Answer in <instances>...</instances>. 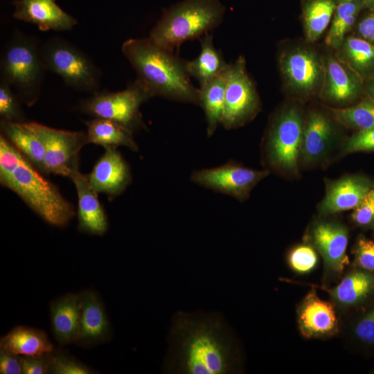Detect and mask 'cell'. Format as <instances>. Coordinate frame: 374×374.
<instances>
[{
	"mask_svg": "<svg viewBox=\"0 0 374 374\" xmlns=\"http://www.w3.org/2000/svg\"><path fill=\"white\" fill-rule=\"evenodd\" d=\"M164 371L175 374H231L239 370L235 339L218 312L177 311L172 317Z\"/></svg>",
	"mask_w": 374,
	"mask_h": 374,
	"instance_id": "1",
	"label": "cell"
},
{
	"mask_svg": "<svg viewBox=\"0 0 374 374\" xmlns=\"http://www.w3.org/2000/svg\"><path fill=\"white\" fill-rule=\"evenodd\" d=\"M121 51L152 96L199 105V91L190 81L186 61L149 37L123 42Z\"/></svg>",
	"mask_w": 374,
	"mask_h": 374,
	"instance_id": "2",
	"label": "cell"
},
{
	"mask_svg": "<svg viewBox=\"0 0 374 374\" xmlns=\"http://www.w3.org/2000/svg\"><path fill=\"white\" fill-rule=\"evenodd\" d=\"M224 13L219 0H183L164 10L148 37L174 51L184 42L201 37L218 26Z\"/></svg>",
	"mask_w": 374,
	"mask_h": 374,
	"instance_id": "3",
	"label": "cell"
},
{
	"mask_svg": "<svg viewBox=\"0 0 374 374\" xmlns=\"http://www.w3.org/2000/svg\"><path fill=\"white\" fill-rule=\"evenodd\" d=\"M35 37L15 31L4 45L1 55V80L7 82L28 106L39 99L46 71Z\"/></svg>",
	"mask_w": 374,
	"mask_h": 374,
	"instance_id": "4",
	"label": "cell"
},
{
	"mask_svg": "<svg viewBox=\"0 0 374 374\" xmlns=\"http://www.w3.org/2000/svg\"><path fill=\"white\" fill-rule=\"evenodd\" d=\"M0 182L51 225L64 227L75 215L73 205L24 156L13 172L0 178Z\"/></svg>",
	"mask_w": 374,
	"mask_h": 374,
	"instance_id": "5",
	"label": "cell"
},
{
	"mask_svg": "<svg viewBox=\"0 0 374 374\" xmlns=\"http://www.w3.org/2000/svg\"><path fill=\"white\" fill-rule=\"evenodd\" d=\"M304 121L301 109L293 103L274 114L262 146L263 161L270 170L287 177L299 175Z\"/></svg>",
	"mask_w": 374,
	"mask_h": 374,
	"instance_id": "6",
	"label": "cell"
},
{
	"mask_svg": "<svg viewBox=\"0 0 374 374\" xmlns=\"http://www.w3.org/2000/svg\"><path fill=\"white\" fill-rule=\"evenodd\" d=\"M46 71L62 78L74 90L90 93L99 91L102 72L92 60L70 42L55 36L40 46Z\"/></svg>",
	"mask_w": 374,
	"mask_h": 374,
	"instance_id": "7",
	"label": "cell"
},
{
	"mask_svg": "<svg viewBox=\"0 0 374 374\" xmlns=\"http://www.w3.org/2000/svg\"><path fill=\"white\" fill-rule=\"evenodd\" d=\"M278 66L285 88L299 100L319 96L325 75V57L313 48L295 44L280 48Z\"/></svg>",
	"mask_w": 374,
	"mask_h": 374,
	"instance_id": "8",
	"label": "cell"
},
{
	"mask_svg": "<svg viewBox=\"0 0 374 374\" xmlns=\"http://www.w3.org/2000/svg\"><path fill=\"white\" fill-rule=\"evenodd\" d=\"M153 97L136 78L118 91H98L80 103V110L94 118L115 121L132 132L145 128L141 105Z\"/></svg>",
	"mask_w": 374,
	"mask_h": 374,
	"instance_id": "9",
	"label": "cell"
},
{
	"mask_svg": "<svg viewBox=\"0 0 374 374\" xmlns=\"http://www.w3.org/2000/svg\"><path fill=\"white\" fill-rule=\"evenodd\" d=\"M260 109V96L247 71L245 59L240 55L226 71L221 124L226 130L240 127L252 121Z\"/></svg>",
	"mask_w": 374,
	"mask_h": 374,
	"instance_id": "10",
	"label": "cell"
},
{
	"mask_svg": "<svg viewBox=\"0 0 374 374\" xmlns=\"http://www.w3.org/2000/svg\"><path fill=\"white\" fill-rule=\"evenodd\" d=\"M23 124L44 145V172L69 177L79 169L80 152L88 143L86 132L55 129L36 122Z\"/></svg>",
	"mask_w": 374,
	"mask_h": 374,
	"instance_id": "11",
	"label": "cell"
},
{
	"mask_svg": "<svg viewBox=\"0 0 374 374\" xmlns=\"http://www.w3.org/2000/svg\"><path fill=\"white\" fill-rule=\"evenodd\" d=\"M269 174L267 169L254 170L230 161L218 167L195 170L191 175V180L244 202L249 197L253 188Z\"/></svg>",
	"mask_w": 374,
	"mask_h": 374,
	"instance_id": "12",
	"label": "cell"
},
{
	"mask_svg": "<svg viewBox=\"0 0 374 374\" xmlns=\"http://www.w3.org/2000/svg\"><path fill=\"white\" fill-rule=\"evenodd\" d=\"M331 117L321 109L307 114L303 127L300 163L312 167L326 161L338 141L336 125Z\"/></svg>",
	"mask_w": 374,
	"mask_h": 374,
	"instance_id": "13",
	"label": "cell"
},
{
	"mask_svg": "<svg viewBox=\"0 0 374 374\" xmlns=\"http://www.w3.org/2000/svg\"><path fill=\"white\" fill-rule=\"evenodd\" d=\"M362 78L334 55L325 57V75L319 97L335 107H346L361 94Z\"/></svg>",
	"mask_w": 374,
	"mask_h": 374,
	"instance_id": "14",
	"label": "cell"
},
{
	"mask_svg": "<svg viewBox=\"0 0 374 374\" xmlns=\"http://www.w3.org/2000/svg\"><path fill=\"white\" fill-rule=\"evenodd\" d=\"M326 193L319 204L323 215L354 210L374 185V180L359 174L347 175L337 179H326Z\"/></svg>",
	"mask_w": 374,
	"mask_h": 374,
	"instance_id": "15",
	"label": "cell"
},
{
	"mask_svg": "<svg viewBox=\"0 0 374 374\" xmlns=\"http://www.w3.org/2000/svg\"><path fill=\"white\" fill-rule=\"evenodd\" d=\"M81 294L80 328L75 344L88 349L108 342L112 337V329L98 293L87 290L81 292Z\"/></svg>",
	"mask_w": 374,
	"mask_h": 374,
	"instance_id": "16",
	"label": "cell"
},
{
	"mask_svg": "<svg viewBox=\"0 0 374 374\" xmlns=\"http://www.w3.org/2000/svg\"><path fill=\"white\" fill-rule=\"evenodd\" d=\"M310 239L330 270L341 273L349 264L346 253L348 232L342 224L335 221H317L310 229Z\"/></svg>",
	"mask_w": 374,
	"mask_h": 374,
	"instance_id": "17",
	"label": "cell"
},
{
	"mask_svg": "<svg viewBox=\"0 0 374 374\" xmlns=\"http://www.w3.org/2000/svg\"><path fill=\"white\" fill-rule=\"evenodd\" d=\"M87 178L97 193L114 197L130 183L131 174L128 165L116 148H107Z\"/></svg>",
	"mask_w": 374,
	"mask_h": 374,
	"instance_id": "18",
	"label": "cell"
},
{
	"mask_svg": "<svg viewBox=\"0 0 374 374\" xmlns=\"http://www.w3.org/2000/svg\"><path fill=\"white\" fill-rule=\"evenodd\" d=\"M13 17L35 24L42 31H66L78 24L54 0H17Z\"/></svg>",
	"mask_w": 374,
	"mask_h": 374,
	"instance_id": "19",
	"label": "cell"
},
{
	"mask_svg": "<svg viewBox=\"0 0 374 374\" xmlns=\"http://www.w3.org/2000/svg\"><path fill=\"white\" fill-rule=\"evenodd\" d=\"M78 194V229L91 235H102L108 229V221L97 193L89 183L87 175L78 170L69 177Z\"/></svg>",
	"mask_w": 374,
	"mask_h": 374,
	"instance_id": "20",
	"label": "cell"
},
{
	"mask_svg": "<svg viewBox=\"0 0 374 374\" xmlns=\"http://www.w3.org/2000/svg\"><path fill=\"white\" fill-rule=\"evenodd\" d=\"M82 294L67 293L50 303L53 335L60 346L75 344L80 328Z\"/></svg>",
	"mask_w": 374,
	"mask_h": 374,
	"instance_id": "21",
	"label": "cell"
},
{
	"mask_svg": "<svg viewBox=\"0 0 374 374\" xmlns=\"http://www.w3.org/2000/svg\"><path fill=\"white\" fill-rule=\"evenodd\" d=\"M298 322L302 335L308 338L331 335L338 328L332 304L319 298L314 292L306 296L300 306Z\"/></svg>",
	"mask_w": 374,
	"mask_h": 374,
	"instance_id": "22",
	"label": "cell"
},
{
	"mask_svg": "<svg viewBox=\"0 0 374 374\" xmlns=\"http://www.w3.org/2000/svg\"><path fill=\"white\" fill-rule=\"evenodd\" d=\"M0 349L19 356H34L53 353L55 348L43 330L17 326L0 339Z\"/></svg>",
	"mask_w": 374,
	"mask_h": 374,
	"instance_id": "23",
	"label": "cell"
},
{
	"mask_svg": "<svg viewBox=\"0 0 374 374\" xmlns=\"http://www.w3.org/2000/svg\"><path fill=\"white\" fill-rule=\"evenodd\" d=\"M227 64L220 50L217 49L209 33L201 38V51L198 56L191 61H186V69L196 78L199 84L208 82L226 71Z\"/></svg>",
	"mask_w": 374,
	"mask_h": 374,
	"instance_id": "24",
	"label": "cell"
},
{
	"mask_svg": "<svg viewBox=\"0 0 374 374\" xmlns=\"http://www.w3.org/2000/svg\"><path fill=\"white\" fill-rule=\"evenodd\" d=\"M88 143L116 148L125 146L133 151L138 150L132 132L122 125L105 118H95L87 123Z\"/></svg>",
	"mask_w": 374,
	"mask_h": 374,
	"instance_id": "25",
	"label": "cell"
},
{
	"mask_svg": "<svg viewBox=\"0 0 374 374\" xmlns=\"http://www.w3.org/2000/svg\"><path fill=\"white\" fill-rule=\"evenodd\" d=\"M374 293V271L357 269L346 275L330 294L339 304L353 306Z\"/></svg>",
	"mask_w": 374,
	"mask_h": 374,
	"instance_id": "26",
	"label": "cell"
},
{
	"mask_svg": "<svg viewBox=\"0 0 374 374\" xmlns=\"http://www.w3.org/2000/svg\"><path fill=\"white\" fill-rule=\"evenodd\" d=\"M1 131L11 143L37 169L44 172L45 150L39 139L23 123L1 120Z\"/></svg>",
	"mask_w": 374,
	"mask_h": 374,
	"instance_id": "27",
	"label": "cell"
},
{
	"mask_svg": "<svg viewBox=\"0 0 374 374\" xmlns=\"http://www.w3.org/2000/svg\"><path fill=\"white\" fill-rule=\"evenodd\" d=\"M301 5L305 39L314 43L330 24L337 0H301Z\"/></svg>",
	"mask_w": 374,
	"mask_h": 374,
	"instance_id": "28",
	"label": "cell"
},
{
	"mask_svg": "<svg viewBox=\"0 0 374 374\" xmlns=\"http://www.w3.org/2000/svg\"><path fill=\"white\" fill-rule=\"evenodd\" d=\"M226 71L227 69L214 80L200 85L199 88V105L205 114L206 133L209 137L215 133L218 125L222 123L224 109Z\"/></svg>",
	"mask_w": 374,
	"mask_h": 374,
	"instance_id": "29",
	"label": "cell"
},
{
	"mask_svg": "<svg viewBox=\"0 0 374 374\" xmlns=\"http://www.w3.org/2000/svg\"><path fill=\"white\" fill-rule=\"evenodd\" d=\"M336 50V57L361 78L374 69L373 44L361 37L350 36Z\"/></svg>",
	"mask_w": 374,
	"mask_h": 374,
	"instance_id": "30",
	"label": "cell"
},
{
	"mask_svg": "<svg viewBox=\"0 0 374 374\" xmlns=\"http://www.w3.org/2000/svg\"><path fill=\"white\" fill-rule=\"evenodd\" d=\"M365 8L363 1L338 2L330 26L326 34L327 46L337 49L346 34L353 28L360 11Z\"/></svg>",
	"mask_w": 374,
	"mask_h": 374,
	"instance_id": "31",
	"label": "cell"
},
{
	"mask_svg": "<svg viewBox=\"0 0 374 374\" xmlns=\"http://www.w3.org/2000/svg\"><path fill=\"white\" fill-rule=\"evenodd\" d=\"M330 111L339 124L348 128L362 131L374 127V100L369 96L356 105Z\"/></svg>",
	"mask_w": 374,
	"mask_h": 374,
	"instance_id": "32",
	"label": "cell"
},
{
	"mask_svg": "<svg viewBox=\"0 0 374 374\" xmlns=\"http://www.w3.org/2000/svg\"><path fill=\"white\" fill-rule=\"evenodd\" d=\"M21 101L6 82L0 80V116L1 121L24 123Z\"/></svg>",
	"mask_w": 374,
	"mask_h": 374,
	"instance_id": "33",
	"label": "cell"
},
{
	"mask_svg": "<svg viewBox=\"0 0 374 374\" xmlns=\"http://www.w3.org/2000/svg\"><path fill=\"white\" fill-rule=\"evenodd\" d=\"M96 372L68 352L55 349L52 353L49 373L93 374Z\"/></svg>",
	"mask_w": 374,
	"mask_h": 374,
	"instance_id": "34",
	"label": "cell"
},
{
	"mask_svg": "<svg viewBox=\"0 0 374 374\" xmlns=\"http://www.w3.org/2000/svg\"><path fill=\"white\" fill-rule=\"evenodd\" d=\"M314 247L310 244H299L290 251L288 262L292 269L299 274L312 271L317 265L318 257Z\"/></svg>",
	"mask_w": 374,
	"mask_h": 374,
	"instance_id": "35",
	"label": "cell"
},
{
	"mask_svg": "<svg viewBox=\"0 0 374 374\" xmlns=\"http://www.w3.org/2000/svg\"><path fill=\"white\" fill-rule=\"evenodd\" d=\"M374 151V127L366 130L357 131L343 143L340 155L358 152Z\"/></svg>",
	"mask_w": 374,
	"mask_h": 374,
	"instance_id": "36",
	"label": "cell"
},
{
	"mask_svg": "<svg viewBox=\"0 0 374 374\" xmlns=\"http://www.w3.org/2000/svg\"><path fill=\"white\" fill-rule=\"evenodd\" d=\"M352 221L358 226L374 229V185L351 213Z\"/></svg>",
	"mask_w": 374,
	"mask_h": 374,
	"instance_id": "37",
	"label": "cell"
},
{
	"mask_svg": "<svg viewBox=\"0 0 374 374\" xmlns=\"http://www.w3.org/2000/svg\"><path fill=\"white\" fill-rule=\"evenodd\" d=\"M353 254L355 262L359 268L374 271V241L359 236L355 243Z\"/></svg>",
	"mask_w": 374,
	"mask_h": 374,
	"instance_id": "38",
	"label": "cell"
},
{
	"mask_svg": "<svg viewBox=\"0 0 374 374\" xmlns=\"http://www.w3.org/2000/svg\"><path fill=\"white\" fill-rule=\"evenodd\" d=\"M52 353L34 356H20L23 374L49 373Z\"/></svg>",
	"mask_w": 374,
	"mask_h": 374,
	"instance_id": "39",
	"label": "cell"
},
{
	"mask_svg": "<svg viewBox=\"0 0 374 374\" xmlns=\"http://www.w3.org/2000/svg\"><path fill=\"white\" fill-rule=\"evenodd\" d=\"M354 334L362 342L374 345V305L357 321Z\"/></svg>",
	"mask_w": 374,
	"mask_h": 374,
	"instance_id": "40",
	"label": "cell"
},
{
	"mask_svg": "<svg viewBox=\"0 0 374 374\" xmlns=\"http://www.w3.org/2000/svg\"><path fill=\"white\" fill-rule=\"evenodd\" d=\"M0 373L21 374L20 356L0 349Z\"/></svg>",
	"mask_w": 374,
	"mask_h": 374,
	"instance_id": "41",
	"label": "cell"
},
{
	"mask_svg": "<svg viewBox=\"0 0 374 374\" xmlns=\"http://www.w3.org/2000/svg\"><path fill=\"white\" fill-rule=\"evenodd\" d=\"M359 37L374 44V10H370L357 23Z\"/></svg>",
	"mask_w": 374,
	"mask_h": 374,
	"instance_id": "42",
	"label": "cell"
},
{
	"mask_svg": "<svg viewBox=\"0 0 374 374\" xmlns=\"http://www.w3.org/2000/svg\"><path fill=\"white\" fill-rule=\"evenodd\" d=\"M367 90L368 96L374 100V79L370 80L368 84Z\"/></svg>",
	"mask_w": 374,
	"mask_h": 374,
	"instance_id": "43",
	"label": "cell"
},
{
	"mask_svg": "<svg viewBox=\"0 0 374 374\" xmlns=\"http://www.w3.org/2000/svg\"><path fill=\"white\" fill-rule=\"evenodd\" d=\"M365 8L374 10V0H364Z\"/></svg>",
	"mask_w": 374,
	"mask_h": 374,
	"instance_id": "44",
	"label": "cell"
},
{
	"mask_svg": "<svg viewBox=\"0 0 374 374\" xmlns=\"http://www.w3.org/2000/svg\"><path fill=\"white\" fill-rule=\"evenodd\" d=\"M355 1H363L364 0H337L338 2H355Z\"/></svg>",
	"mask_w": 374,
	"mask_h": 374,
	"instance_id": "45",
	"label": "cell"
}]
</instances>
